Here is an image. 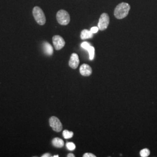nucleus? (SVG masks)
<instances>
[{
  "mask_svg": "<svg viewBox=\"0 0 157 157\" xmlns=\"http://www.w3.org/2000/svg\"><path fill=\"white\" fill-rule=\"evenodd\" d=\"M130 10V6L129 4L126 2L120 3L114 10V15L118 19H124L128 16Z\"/></svg>",
  "mask_w": 157,
  "mask_h": 157,
  "instance_id": "f257e3e1",
  "label": "nucleus"
},
{
  "mask_svg": "<svg viewBox=\"0 0 157 157\" xmlns=\"http://www.w3.org/2000/svg\"><path fill=\"white\" fill-rule=\"evenodd\" d=\"M33 15L36 22L40 25H44L46 22L45 15L43 10L39 7L35 6L33 10Z\"/></svg>",
  "mask_w": 157,
  "mask_h": 157,
  "instance_id": "f03ea898",
  "label": "nucleus"
},
{
  "mask_svg": "<svg viewBox=\"0 0 157 157\" xmlns=\"http://www.w3.org/2000/svg\"><path fill=\"white\" fill-rule=\"evenodd\" d=\"M56 20L61 25H67L70 22L71 17L67 11L61 10L56 13Z\"/></svg>",
  "mask_w": 157,
  "mask_h": 157,
  "instance_id": "7ed1b4c3",
  "label": "nucleus"
},
{
  "mask_svg": "<svg viewBox=\"0 0 157 157\" xmlns=\"http://www.w3.org/2000/svg\"><path fill=\"white\" fill-rule=\"evenodd\" d=\"M109 23V17L106 13H103L101 14V17L99 19L98 23V28L101 31L107 29Z\"/></svg>",
  "mask_w": 157,
  "mask_h": 157,
  "instance_id": "20e7f679",
  "label": "nucleus"
},
{
  "mask_svg": "<svg viewBox=\"0 0 157 157\" xmlns=\"http://www.w3.org/2000/svg\"><path fill=\"white\" fill-rule=\"evenodd\" d=\"M49 124L51 128L55 132H59L62 130V124L59 119L56 117H52L49 119Z\"/></svg>",
  "mask_w": 157,
  "mask_h": 157,
  "instance_id": "39448f33",
  "label": "nucleus"
},
{
  "mask_svg": "<svg viewBox=\"0 0 157 157\" xmlns=\"http://www.w3.org/2000/svg\"><path fill=\"white\" fill-rule=\"evenodd\" d=\"M52 42L56 50H60L65 45V41L61 36L56 35L52 37Z\"/></svg>",
  "mask_w": 157,
  "mask_h": 157,
  "instance_id": "423d86ee",
  "label": "nucleus"
},
{
  "mask_svg": "<svg viewBox=\"0 0 157 157\" xmlns=\"http://www.w3.org/2000/svg\"><path fill=\"white\" fill-rule=\"evenodd\" d=\"M79 64V59H78V55L76 53H73L69 59V67L72 69H76L78 67Z\"/></svg>",
  "mask_w": 157,
  "mask_h": 157,
  "instance_id": "0eeeda50",
  "label": "nucleus"
},
{
  "mask_svg": "<svg viewBox=\"0 0 157 157\" xmlns=\"http://www.w3.org/2000/svg\"><path fill=\"white\" fill-rule=\"evenodd\" d=\"M80 73L84 76H89L92 73V69L87 64H83L80 67Z\"/></svg>",
  "mask_w": 157,
  "mask_h": 157,
  "instance_id": "6e6552de",
  "label": "nucleus"
},
{
  "mask_svg": "<svg viewBox=\"0 0 157 157\" xmlns=\"http://www.w3.org/2000/svg\"><path fill=\"white\" fill-rule=\"evenodd\" d=\"M43 49H44V51L45 54H47V56H51L53 54V48L50 44L48 43V42L44 43Z\"/></svg>",
  "mask_w": 157,
  "mask_h": 157,
  "instance_id": "1a4fd4ad",
  "label": "nucleus"
},
{
  "mask_svg": "<svg viewBox=\"0 0 157 157\" xmlns=\"http://www.w3.org/2000/svg\"><path fill=\"white\" fill-rule=\"evenodd\" d=\"M93 36V33H91L90 30H88L87 29H84L82 32L80 34L81 39L85 40L87 39L92 38Z\"/></svg>",
  "mask_w": 157,
  "mask_h": 157,
  "instance_id": "9d476101",
  "label": "nucleus"
},
{
  "mask_svg": "<svg viewBox=\"0 0 157 157\" xmlns=\"http://www.w3.org/2000/svg\"><path fill=\"white\" fill-rule=\"evenodd\" d=\"M52 145L56 148H62L64 146V142L61 139L56 137L52 140Z\"/></svg>",
  "mask_w": 157,
  "mask_h": 157,
  "instance_id": "9b49d317",
  "label": "nucleus"
},
{
  "mask_svg": "<svg viewBox=\"0 0 157 157\" xmlns=\"http://www.w3.org/2000/svg\"><path fill=\"white\" fill-rule=\"evenodd\" d=\"M73 133L72 132H69L67 130H65L63 132V136L65 139H69L73 137Z\"/></svg>",
  "mask_w": 157,
  "mask_h": 157,
  "instance_id": "f8f14e48",
  "label": "nucleus"
},
{
  "mask_svg": "<svg viewBox=\"0 0 157 157\" xmlns=\"http://www.w3.org/2000/svg\"><path fill=\"white\" fill-rule=\"evenodd\" d=\"M87 51L89 52V56H90L89 58L90 60H93L94 57V52H95L94 48L92 46H90V48L88 49Z\"/></svg>",
  "mask_w": 157,
  "mask_h": 157,
  "instance_id": "ddd939ff",
  "label": "nucleus"
},
{
  "mask_svg": "<svg viewBox=\"0 0 157 157\" xmlns=\"http://www.w3.org/2000/svg\"><path fill=\"white\" fill-rule=\"evenodd\" d=\"M150 154V150L147 148H145V149H143L140 152V156L141 157H148Z\"/></svg>",
  "mask_w": 157,
  "mask_h": 157,
  "instance_id": "4468645a",
  "label": "nucleus"
},
{
  "mask_svg": "<svg viewBox=\"0 0 157 157\" xmlns=\"http://www.w3.org/2000/svg\"><path fill=\"white\" fill-rule=\"evenodd\" d=\"M67 149L69 150H71V151H73L75 148H76V146L75 144L73 143H71V142H69V143H67Z\"/></svg>",
  "mask_w": 157,
  "mask_h": 157,
  "instance_id": "2eb2a0df",
  "label": "nucleus"
},
{
  "mask_svg": "<svg viewBox=\"0 0 157 157\" xmlns=\"http://www.w3.org/2000/svg\"><path fill=\"white\" fill-rule=\"evenodd\" d=\"M91 46L90 45V44L89 43H88L87 42H83L82 43V44H81V47L83 48H84L85 50H88V49L90 48V47Z\"/></svg>",
  "mask_w": 157,
  "mask_h": 157,
  "instance_id": "dca6fc26",
  "label": "nucleus"
},
{
  "mask_svg": "<svg viewBox=\"0 0 157 157\" xmlns=\"http://www.w3.org/2000/svg\"><path fill=\"white\" fill-rule=\"evenodd\" d=\"M98 30H99V28L98 27H93L91 28L90 31L92 33L94 34L96 33L98 31Z\"/></svg>",
  "mask_w": 157,
  "mask_h": 157,
  "instance_id": "f3484780",
  "label": "nucleus"
},
{
  "mask_svg": "<svg viewBox=\"0 0 157 157\" xmlns=\"http://www.w3.org/2000/svg\"><path fill=\"white\" fill-rule=\"evenodd\" d=\"M95 155L91 154V153H86L83 155V157H95Z\"/></svg>",
  "mask_w": 157,
  "mask_h": 157,
  "instance_id": "a211bd4d",
  "label": "nucleus"
},
{
  "mask_svg": "<svg viewBox=\"0 0 157 157\" xmlns=\"http://www.w3.org/2000/svg\"><path fill=\"white\" fill-rule=\"evenodd\" d=\"M51 157L50 154H48V153H47V154H44V155H42V157Z\"/></svg>",
  "mask_w": 157,
  "mask_h": 157,
  "instance_id": "6ab92c4d",
  "label": "nucleus"
},
{
  "mask_svg": "<svg viewBox=\"0 0 157 157\" xmlns=\"http://www.w3.org/2000/svg\"><path fill=\"white\" fill-rule=\"evenodd\" d=\"M67 157H75V155H73V154L71 153V154H69L67 155Z\"/></svg>",
  "mask_w": 157,
  "mask_h": 157,
  "instance_id": "aec40b11",
  "label": "nucleus"
},
{
  "mask_svg": "<svg viewBox=\"0 0 157 157\" xmlns=\"http://www.w3.org/2000/svg\"><path fill=\"white\" fill-rule=\"evenodd\" d=\"M54 157H59V155H54V156H53Z\"/></svg>",
  "mask_w": 157,
  "mask_h": 157,
  "instance_id": "412c9836",
  "label": "nucleus"
}]
</instances>
